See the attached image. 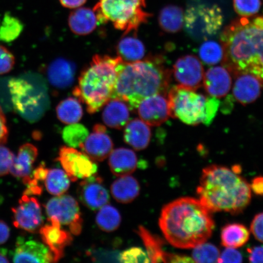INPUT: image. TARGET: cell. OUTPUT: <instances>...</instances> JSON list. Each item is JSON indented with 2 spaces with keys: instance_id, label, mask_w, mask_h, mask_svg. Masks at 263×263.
<instances>
[{
  "instance_id": "obj_45",
  "label": "cell",
  "mask_w": 263,
  "mask_h": 263,
  "mask_svg": "<svg viewBox=\"0 0 263 263\" xmlns=\"http://www.w3.org/2000/svg\"><path fill=\"white\" fill-rule=\"evenodd\" d=\"M249 261L263 263V246H255L248 249Z\"/></svg>"
},
{
  "instance_id": "obj_25",
  "label": "cell",
  "mask_w": 263,
  "mask_h": 263,
  "mask_svg": "<svg viewBox=\"0 0 263 263\" xmlns=\"http://www.w3.org/2000/svg\"><path fill=\"white\" fill-rule=\"evenodd\" d=\"M151 130L149 125L142 120L134 119L125 127L124 139L136 151L145 149L150 143Z\"/></svg>"
},
{
  "instance_id": "obj_12",
  "label": "cell",
  "mask_w": 263,
  "mask_h": 263,
  "mask_svg": "<svg viewBox=\"0 0 263 263\" xmlns=\"http://www.w3.org/2000/svg\"><path fill=\"white\" fill-rule=\"evenodd\" d=\"M13 224L28 232L36 233L44 223L40 202L35 197L24 195L18 204L12 209Z\"/></svg>"
},
{
  "instance_id": "obj_4",
  "label": "cell",
  "mask_w": 263,
  "mask_h": 263,
  "mask_svg": "<svg viewBox=\"0 0 263 263\" xmlns=\"http://www.w3.org/2000/svg\"><path fill=\"white\" fill-rule=\"evenodd\" d=\"M171 73L160 55L133 62H121L112 98L126 102L131 111L136 110L144 99L156 94H167Z\"/></svg>"
},
{
  "instance_id": "obj_21",
  "label": "cell",
  "mask_w": 263,
  "mask_h": 263,
  "mask_svg": "<svg viewBox=\"0 0 263 263\" xmlns=\"http://www.w3.org/2000/svg\"><path fill=\"white\" fill-rule=\"evenodd\" d=\"M233 88V98L242 105L254 103L261 94L263 86L260 81L251 74L236 76Z\"/></svg>"
},
{
  "instance_id": "obj_39",
  "label": "cell",
  "mask_w": 263,
  "mask_h": 263,
  "mask_svg": "<svg viewBox=\"0 0 263 263\" xmlns=\"http://www.w3.org/2000/svg\"><path fill=\"white\" fill-rule=\"evenodd\" d=\"M261 0H233L235 11L241 17H251L260 10Z\"/></svg>"
},
{
  "instance_id": "obj_49",
  "label": "cell",
  "mask_w": 263,
  "mask_h": 263,
  "mask_svg": "<svg viewBox=\"0 0 263 263\" xmlns=\"http://www.w3.org/2000/svg\"><path fill=\"white\" fill-rule=\"evenodd\" d=\"M194 262L192 258L182 255L170 254L167 256L166 262Z\"/></svg>"
},
{
  "instance_id": "obj_34",
  "label": "cell",
  "mask_w": 263,
  "mask_h": 263,
  "mask_svg": "<svg viewBox=\"0 0 263 263\" xmlns=\"http://www.w3.org/2000/svg\"><path fill=\"white\" fill-rule=\"evenodd\" d=\"M96 222L99 228L104 232H111L116 230L121 224V217L118 210L114 206L105 205L98 212Z\"/></svg>"
},
{
  "instance_id": "obj_27",
  "label": "cell",
  "mask_w": 263,
  "mask_h": 263,
  "mask_svg": "<svg viewBox=\"0 0 263 263\" xmlns=\"http://www.w3.org/2000/svg\"><path fill=\"white\" fill-rule=\"evenodd\" d=\"M140 187L134 177H119L111 186V193L117 201L123 203L133 202L139 195Z\"/></svg>"
},
{
  "instance_id": "obj_48",
  "label": "cell",
  "mask_w": 263,
  "mask_h": 263,
  "mask_svg": "<svg viewBox=\"0 0 263 263\" xmlns=\"http://www.w3.org/2000/svg\"><path fill=\"white\" fill-rule=\"evenodd\" d=\"M250 186L255 195L263 196V176L255 177L250 184Z\"/></svg>"
},
{
  "instance_id": "obj_9",
  "label": "cell",
  "mask_w": 263,
  "mask_h": 263,
  "mask_svg": "<svg viewBox=\"0 0 263 263\" xmlns=\"http://www.w3.org/2000/svg\"><path fill=\"white\" fill-rule=\"evenodd\" d=\"M223 22L222 10L218 5L199 3L187 8L183 26L191 37L201 41L218 34Z\"/></svg>"
},
{
  "instance_id": "obj_24",
  "label": "cell",
  "mask_w": 263,
  "mask_h": 263,
  "mask_svg": "<svg viewBox=\"0 0 263 263\" xmlns=\"http://www.w3.org/2000/svg\"><path fill=\"white\" fill-rule=\"evenodd\" d=\"M37 156V147L31 143L24 144L20 147L17 155L14 157L10 173L13 176L21 177L23 179L31 177L33 164Z\"/></svg>"
},
{
  "instance_id": "obj_29",
  "label": "cell",
  "mask_w": 263,
  "mask_h": 263,
  "mask_svg": "<svg viewBox=\"0 0 263 263\" xmlns=\"http://www.w3.org/2000/svg\"><path fill=\"white\" fill-rule=\"evenodd\" d=\"M159 24L164 32L172 34L178 32L184 24L183 9L176 5L164 6L159 13Z\"/></svg>"
},
{
  "instance_id": "obj_23",
  "label": "cell",
  "mask_w": 263,
  "mask_h": 263,
  "mask_svg": "<svg viewBox=\"0 0 263 263\" xmlns=\"http://www.w3.org/2000/svg\"><path fill=\"white\" fill-rule=\"evenodd\" d=\"M108 164L111 173L115 176H129L137 168V157L133 150L126 148H118L111 151Z\"/></svg>"
},
{
  "instance_id": "obj_28",
  "label": "cell",
  "mask_w": 263,
  "mask_h": 263,
  "mask_svg": "<svg viewBox=\"0 0 263 263\" xmlns=\"http://www.w3.org/2000/svg\"><path fill=\"white\" fill-rule=\"evenodd\" d=\"M249 238V229L241 223H228L221 230V244L227 248H240L248 242Z\"/></svg>"
},
{
  "instance_id": "obj_1",
  "label": "cell",
  "mask_w": 263,
  "mask_h": 263,
  "mask_svg": "<svg viewBox=\"0 0 263 263\" xmlns=\"http://www.w3.org/2000/svg\"><path fill=\"white\" fill-rule=\"evenodd\" d=\"M221 42L223 66L230 73L251 74L263 85V16L232 21L223 29Z\"/></svg>"
},
{
  "instance_id": "obj_18",
  "label": "cell",
  "mask_w": 263,
  "mask_h": 263,
  "mask_svg": "<svg viewBox=\"0 0 263 263\" xmlns=\"http://www.w3.org/2000/svg\"><path fill=\"white\" fill-rule=\"evenodd\" d=\"M14 262H54L53 256L48 247L33 240L20 238L16 241L13 256Z\"/></svg>"
},
{
  "instance_id": "obj_13",
  "label": "cell",
  "mask_w": 263,
  "mask_h": 263,
  "mask_svg": "<svg viewBox=\"0 0 263 263\" xmlns=\"http://www.w3.org/2000/svg\"><path fill=\"white\" fill-rule=\"evenodd\" d=\"M172 72L181 86L196 91L203 85L204 71L201 62L195 55L180 58L173 65Z\"/></svg>"
},
{
  "instance_id": "obj_50",
  "label": "cell",
  "mask_w": 263,
  "mask_h": 263,
  "mask_svg": "<svg viewBox=\"0 0 263 263\" xmlns=\"http://www.w3.org/2000/svg\"><path fill=\"white\" fill-rule=\"evenodd\" d=\"M10 236V229L7 223L0 220V245L5 244Z\"/></svg>"
},
{
  "instance_id": "obj_33",
  "label": "cell",
  "mask_w": 263,
  "mask_h": 263,
  "mask_svg": "<svg viewBox=\"0 0 263 263\" xmlns=\"http://www.w3.org/2000/svg\"><path fill=\"white\" fill-rule=\"evenodd\" d=\"M46 189L52 195L61 196L67 192L70 185V179L65 171L49 170L45 180Z\"/></svg>"
},
{
  "instance_id": "obj_14",
  "label": "cell",
  "mask_w": 263,
  "mask_h": 263,
  "mask_svg": "<svg viewBox=\"0 0 263 263\" xmlns=\"http://www.w3.org/2000/svg\"><path fill=\"white\" fill-rule=\"evenodd\" d=\"M137 110L141 120L151 126H159L171 117L169 102L166 94H156L144 99Z\"/></svg>"
},
{
  "instance_id": "obj_10",
  "label": "cell",
  "mask_w": 263,
  "mask_h": 263,
  "mask_svg": "<svg viewBox=\"0 0 263 263\" xmlns=\"http://www.w3.org/2000/svg\"><path fill=\"white\" fill-rule=\"evenodd\" d=\"M48 218H54L61 226H67L71 234L78 236L82 229V218L78 202L69 195L57 196L45 205Z\"/></svg>"
},
{
  "instance_id": "obj_26",
  "label": "cell",
  "mask_w": 263,
  "mask_h": 263,
  "mask_svg": "<svg viewBox=\"0 0 263 263\" xmlns=\"http://www.w3.org/2000/svg\"><path fill=\"white\" fill-rule=\"evenodd\" d=\"M98 21L93 10L81 8L70 13L68 17V25L74 34L80 35L90 34L97 28Z\"/></svg>"
},
{
  "instance_id": "obj_44",
  "label": "cell",
  "mask_w": 263,
  "mask_h": 263,
  "mask_svg": "<svg viewBox=\"0 0 263 263\" xmlns=\"http://www.w3.org/2000/svg\"><path fill=\"white\" fill-rule=\"evenodd\" d=\"M251 232L256 240L263 243V212L257 214L253 219Z\"/></svg>"
},
{
  "instance_id": "obj_22",
  "label": "cell",
  "mask_w": 263,
  "mask_h": 263,
  "mask_svg": "<svg viewBox=\"0 0 263 263\" xmlns=\"http://www.w3.org/2000/svg\"><path fill=\"white\" fill-rule=\"evenodd\" d=\"M130 111V108L126 102L118 98L111 99L105 105L103 120L108 127L122 129L129 120Z\"/></svg>"
},
{
  "instance_id": "obj_19",
  "label": "cell",
  "mask_w": 263,
  "mask_h": 263,
  "mask_svg": "<svg viewBox=\"0 0 263 263\" xmlns=\"http://www.w3.org/2000/svg\"><path fill=\"white\" fill-rule=\"evenodd\" d=\"M203 85L210 96L224 97L231 88V73L224 66L210 68L204 74Z\"/></svg>"
},
{
  "instance_id": "obj_30",
  "label": "cell",
  "mask_w": 263,
  "mask_h": 263,
  "mask_svg": "<svg viewBox=\"0 0 263 263\" xmlns=\"http://www.w3.org/2000/svg\"><path fill=\"white\" fill-rule=\"evenodd\" d=\"M137 233L146 247V252L150 261L152 262H166L168 253L163 249V241L159 236L153 235L143 226H139Z\"/></svg>"
},
{
  "instance_id": "obj_52",
  "label": "cell",
  "mask_w": 263,
  "mask_h": 263,
  "mask_svg": "<svg viewBox=\"0 0 263 263\" xmlns=\"http://www.w3.org/2000/svg\"><path fill=\"white\" fill-rule=\"evenodd\" d=\"M7 251L5 249H0V262H9Z\"/></svg>"
},
{
  "instance_id": "obj_15",
  "label": "cell",
  "mask_w": 263,
  "mask_h": 263,
  "mask_svg": "<svg viewBox=\"0 0 263 263\" xmlns=\"http://www.w3.org/2000/svg\"><path fill=\"white\" fill-rule=\"evenodd\" d=\"M48 224L42 226L39 232L43 242L53 256L54 262L64 257L65 249L71 245L73 237L71 233L62 229L61 224L54 218H48Z\"/></svg>"
},
{
  "instance_id": "obj_40",
  "label": "cell",
  "mask_w": 263,
  "mask_h": 263,
  "mask_svg": "<svg viewBox=\"0 0 263 263\" xmlns=\"http://www.w3.org/2000/svg\"><path fill=\"white\" fill-rule=\"evenodd\" d=\"M121 262H151L146 251L140 248H132L121 252L118 256Z\"/></svg>"
},
{
  "instance_id": "obj_35",
  "label": "cell",
  "mask_w": 263,
  "mask_h": 263,
  "mask_svg": "<svg viewBox=\"0 0 263 263\" xmlns=\"http://www.w3.org/2000/svg\"><path fill=\"white\" fill-rule=\"evenodd\" d=\"M24 25L11 13H6L0 25V41L9 43L17 39L24 30Z\"/></svg>"
},
{
  "instance_id": "obj_36",
  "label": "cell",
  "mask_w": 263,
  "mask_h": 263,
  "mask_svg": "<svg viewBox=\"0 0 263 263\" xmlns=\"http://www.w3.org/2000/svg\"><path fill=\"white\" fill-rule=\"evenodd\" d=\"M199 53L203 63L213 65L223 60L224 52L221 44L216 41L206 40L200 46Z\"/></svg>"
},
{
  "instance_id": "obj_31",
  "label": "cell",
  "mask_w": 263,
  "mask_h": 263,
  "mask_svg": "<svg viewBox=\"0 0 263 263\" xmlns=\"http://www.w3.org/2000/svg\"><path fill=\"white\" fill-rule=\"evenodd\" d=\"M117 49L118 57L124 62L140 61L145 54V47L142 42L136 37V34L121 39Z\"/></svg>"
},
{
  "instance_id": "obj_51",
  "label": "cell",
  "mask_w": 263,
  "mask_h": 263,
  "mask_svg": "<svg viewBox=\"0 0 263 263\" xmlns=\"http://www.w3.org/2000/svg\"><path fill=\"white\" fill-rule=\"evenodd\" d=\"M59 2L65 8L75 9L84 5L87 0H59Z\"/></svg>"
},
{
  "instance_id": "obj_32",
  "label": "cell",
  "mask_w": 263,
  "mask_h": 263,
  "mask_svg": "<svg viewBox=\"0 0 263 263\" xmlns=\"http://www.w3.org/2000/svg\"><path fill=\"white\" fill-rule=\"evenodd\" d=\"M58 119L67 124L77 123L83 115L82 106L77 99L68 98L62 101L57 107Z\"/></svg>"
},
{
  "instance_id": "obj_7",
  "label": "cell",
  "mask_w": 263,
  "mask_h": 263,
  "mask_svg": "<svg viewBox=\"0 0 263 263\" xmlns=\"http://www.w3.org/2000/svg\"><path fill=\"white\" fill-rule=\"evenodd\" d=\"M146 0H99L93 11L99 23L111 22L124 34L136 32L152 15L145 11Z\"/></svg>"
},
{
  "instance_id": "obj_20",
  "label": "cell",
  "mask_w": 263,
  "mask_h": 263,
  "mask_svg": "<svg viewBox=\"0 0 263 263\" xmlns=\"http://www.w3.org/2000/svg\"><path fill=\"white\" fill-rule=\"evenodd\" d=\"M76 65L64 58L55 59L47 68L48 80L52 87L65 89L73 84L76 74Z\"/></svg>"
},
{
  "instance_id": "obj_3",
  "label": "cell",
  "mask_w": 263,
  "mask_h": 263,
  "mask_svg": "<svg viewBox=\"0 0 263 263\" xmlns=\"http://www.w3.org/2000/svg\"><path fill=\"white\" fill-rule=\"evenodd\" d=\"M241 167L208 166L203 170L197 188L199 200L210 212L242 213L251 201L250 184L240 175Z\"/></svg>"
},
{
  "instance_id": "obj_47",
  "label": "cell",
  "mask_w": 263,
  "mask_h": 263,
  "mask_svg": "<svg viewBox=\"0 0 263 263\" xmlns=\"http://www.w3.org/2000/svg\"><path fill=\"white\" fill-rule=\"evenodd\" d=\"M48 169L46 167L44 163H42L38 166L32 173V178L37 180L38 182L42 183L44 182L46 177L47 176Z\"/></svg>"
},
{
  "instance_id": "obj_5",
  "label": "cell",
  "mask_w": 263,
  "mask_h": 263,
  "mask_svg": "<svg viewBox=\"0 0 263 263\" xmlns=\"http://www.w3.org/2000/svg\"><path fill=\"white\" fill-rule=\"evenodd\" d=\"M122 61L118 55H96L82 72L73 94L86 106L88 113H96L112 98L118 65Z\"/></svg>"
},
{
  "instance_id": "obj_41",
  "label": "cell",
  "mask_w": 263,
  "mask_h": 263,
  "mask_svg": "<svg viewBox=\"0 0 263 263\" xmlns=\"http://www.w3.org/2000/svg\"><path fill=\"white\" fill-rule=\"evenodd\" d=\"M14 154L7 147L0 144V177L5 176L10 172Z\"/></svg>"
},
{
  "instance_id": "obj_38",
  "label": "cell",
  "mask_w": 263,
  "mask_h": 263,
  "mask_svg": "<svg viewBox=\"0 0 263 263\" xmlns=\"http://www.w3.org/2000/svg\"><path fill=\"white\" fill-rule=\"evenodd\" d=\"M219 249L211 243L203 242L194 248L192 259L196 262H218Z\"/></svg>"
},
{
  "instance_id": "obj_2",
  "label": "cell",
  "mask_w": 263,
  "mask_h": 263,
  "mask_svg": "<svg viewBox=\"0 0 263 263\" xmlns=\"http://www.w3.org/2000/svg\"><path fill=\"white\" fill-rule=\"evenodd\" d=\"M211 212L199 199L183 197L162 209L159 226L170 244L179 249H192L207 241L215 229Z\"/></svg>"
},
{
  "instance_id": "obj_16",
  "label": "cell",
  "mask_w": 263,
  "mask_h": 263,
  "mask_svg": "<svg viewBox=\"0 0 263 263\" xmlns=\"http://www.w3.org/2000/svg\"><path fill=\"white\" fill-rule=\"evenodd\" d=\"M83 180L78 189L79 198L81 202L93 211L107 204L110 197L103 184V179L95 174Z\"/></svg>"
},
{
  "instance_id": "obj_6",
  "label": "cell",
  "mask_w": 263,
  "mask_h": 263,
  "mask_svg": "<svg viewBox=\"0 0 263 263\" xmlns=\"http://www.w3.org/2000/svg\"><path fill=\"white\" fill-rule=\"evenodd\" d=\"M14 109L29 123H35L48 110L50 101L47 84L35 73L11 79L8 83Z\"/></svg>"
},
{
  "instance_id": "obj_8",
  "label": "cell",
  "mask_w": 263,
  "mask_h": 263,
  "mask_svg": "<svg viewBox=\"0 0 263 263\" xmlns=\"http://www.w3.org/2000/svg\"><path fill=\"white\" fill-rule=\"evenodd\" d=\"M171 117L183 123L209 126L207 120V96L181 86L174 85L167 93Z\"/></svg>"
},
{
  "instance_id": "obj_42",
  "label": "cell",
  "mask_w": 263,
  "mask_h": 263,
  "mask_svg": "<svg viewBox=\"0 0 263 263\" xmlns=\"http://www.w3.org/2000/svg\"><path fill=\"white\" fill-rule=\"evenodd\" d=\"M14 65V55L4 46L0 45V75L8 73Z\"/></svg>"
},
{
  "instance_id": "obj_11",
  "label": "cell",
  "mask_w": 263,
  "mask_h": 263,
  "mask_svg": "<svg viewBox=\"0 0 263 263\" xmlns=\"http://www.w3.org/2000/svg\"><path fill=\"white\" fill-rule=\"evenodd\" d=\"M58 160L72 182L88 178L97 173V164L94 161L73 147H62Z\"/></svg>"
},
{
  "instance_id": "obj_46",
  "label": "cell",
  "mask_w": 263,
  "mask_h": 263,
  "mask_svg": "<svg viewBox=\"0 0 263 263\" xmlns=\"http://www.w3.org/2000/svg\"><path fill=\"white\" fill-rule=\"evenodd\" d=\"M8 129L6 120L2 108H0V144H5L8 140Z\"/></svg>"
},
{
  "instance_id": "obj_43",
  "label": "cell",
  "mask_w": 263,
  "mask_h": 263,
  "mask_svg": "<svg viewBox=\"0 0 263 263\" xmlns=\"http://www.w3.org/2000/svg\"><path fill=\"white\" fill-rule=\"evenodd\" d=\"M242 256L235 248H227L222 254H220L218 262H241Z\"/></svg>"
},
{
  "instance_id": "obj_37",
  "label": "cell",
  "mask_w": 263,
  "mask_h": 263,
  "mask_svg": "<svg viewBox=\"0 0 263 263\" xmlns=\"http://www.w3.org/2000/svg\"><path fill=\"white\" fill-rule=\"evenodd\" d=\"M89 135L87 128L78 123L69 124L62 131V139L69 147H80Z\"/></svg>"
},
{
  "instance_id": "obj_17",
  "label": "cell",
  "mask_w": 263,
  "mask_h": 263,
  "mask_svg": "<svg viewBox=\"0 0 263 263\" xmlns=\"http://www.w3.org/2000/svg\"><path fill=\"white\" fill-rule=\"evenodd\" d=\"M80 147L95 162H103L113 151L114 143L107 134L106 127L98 124Z\"/></svg>"
}]
</instances>
